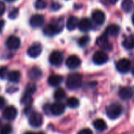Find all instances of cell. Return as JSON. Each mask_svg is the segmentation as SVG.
Segmentation results:
<instances>
[{
    "mask_svg": "<svg viewBox=\"0 0 134 134\" xmlns=\"http://www.w3.org/2000/svg\"><path fill=\"white\" fill-rule=\"evenodd\" d=\"M92 59L96 65H103L108 61V56L106 54V52L99 51L94 54Z\"/></svg>",
    "mask_w": 134,
    "mask_h": 134,
    "instance_id": "8992f818",
    "label": "cell"
},
{
    "mask_svg": "<svg viewBox=\"0 0 134 134\" xmlns=\"http://www.w3.org/2000/svg\"><path fill=\"white\" fill-rule=\"evenodd\" d=\"M77 134H93V132L90 129H83Z\"/></svg>",
    "mask_w": 134,
    "mask_h": 134,
    "instance_id": "e575fe53",
    "label": "cell"
},
{
    "mask_svg": "<svg viewBox=\"0 0 134 134\" xmlns=\"http://www.w3.org/2000/svg\"><path fill=\"white\" fill-rule=\"evenodd\" d=\"M122 112L121 107L119 104L113 103L107 108V115L110 119L118 118Z\"/></svg>",
    "mask_w": 134,
    "mask_h": 134,
    "instance_id": "3957f363",
    "label": "cell"
},
{
    "mask_svg": "<svg viewBox=\"0 0 134 134\" xmlns=\"http://www.w3.org/2000/svg\"><path fill=\"white\" fill-rule=\"evenodd\" d=\"M60 7H60V5H59L58 3H54V4L52 5V7H51V8H52L53 10H58Z\"/></svg>",
    "mask_w": 134,
    "mask_h": 134,
    "instance_id": "f35d334b",
    "label": "cell"
},
{
    "mask_svg": "<svg viewBox=\"0 0 134 134\" xmlns=\"http://www.w3.org/2000/svg\"><path fill=\"white\" fill-rule=\"evenodd\" d=\"M90 39L88 36H82L81 38H80V40H78V44L81 46V47H85L88 42H89Z\"/></svg>",
    "mask_w": 134,
    "mask_h": 134,
    "instance_id": "4dcf8cb0",
    "label": "cell"
},
{
    "mask_svg": "<svg viewBox=\"0 0 134 134\" xmlns=\"http://www.w3.org/2000/svg\"><path fill=\"white\" fill-rule=\"evenodd\" d=\"M48 84L51 85V86H53V87H56L58 85H59L62 81V77L59 75H56V74H53V75H51L49 77H48Z\"/></svg>",
    "mask_w": 134,
    "mask_h": 134,
    "instance_id": "d6986e66",
    "label": "cell"
},
{
    "mask_svg": "<svg viewBox=\"0 0 134 134\" xmlns=\"http://www.w3.org/2000/svg\"><path fill=\"white\" fill-rule=\"evenodd\" d=\"M130 65H131V62L129 60L126 59V58H122V59H120L117 64H116V67L118 70L120 72V73H127L129 69H130Z\"/></svg>",
    "mask_w": 134,
    "mask_h": 134,
    "instance_id": "ba28073f",
    "label": "cell"
},
{
    "mask_svg": "<svg viewBox=\"0 0 134 134\" xmlns=\"http://www.w3.org/2000/svg\"><path fill=\"white\" fill-rule=\"evenodd\" d=\"M12 132V126L9 124L4 125L1 127L0 129V134H11Z\"/></svg>",
    "mask_w": 134,
    "mask_h": 134,
    "instance_id": "f1b7e54d",
    "label": "cell"
},
{
    "mask_svg": "<svg viewBox=\"0 0 134 134\" xmlns=\"http://www.w3.org/2000/svg\"><path fill=\"white\" fill-rule=\"evenodd\" d=\"M26 93H29V94H30V95H32L35 92H36V85L35 84H33V83H32V84H29L27 87H26Z\"/></svg>",
    "mask_w": 134,
    "mask_h": 134,
    "instance_id": "1f68e13d",
    "label": "cell"
},
{
    "mask_svg": "<svg viewBox=\"0 0 134 134\" xmlns=\"http://www.w3.org/2000/svg\"><path fill=\"white\" fill-rule=\"evenodd\" d=\"M134 94V91L132 88L124 87L119 91V96L122 99H129L132 97Z\"/></svg>",
    "mask_w": 134,
    "mask_h": 134,
    "instance_id": "9a60e30c",
    "label": "cell"
},
{
    "mask_svg": "<svg viewBox=\"0 0 134 134\" xmlns=\"http://www.w3.org/2000/svg\"><path fill=\"white\" fill-rule=\"evenodd\" d=\"M49 61H50V63L51 65H53L54 66H59L63 62L62 54L58 51H53L50 55Z\"/></svg>",
    "mask_w": 134,
    "mask_h": 134,
    "instance_id": "5b68a950",
    "label": "cell"
},
{
    "mask_svg": "<svg viewBox=\"0 0 134 134\" xmlns=\"http://www.w3.org/2000/svg\"><path fill=\"white\" fill-rule=\"evenodd\" d=\"M134 8V2L133 0H123L121 3V9L123 11L126 13L131 12Z\"/></svg>",
    "mask_w": 134,
    "mask_h": 134,
    "instance_id": "44dd1931",
    "label": "cell"
},
{
    "mask_svg": "<svg viewBox=\"0 0 134 134\" xmlns=\"http://www.w3.org/2000/svg\"><path fill=\"white\" fill-rule=\"evenodd\" d=\"M5 10H6L5 4L2 1H0V16H2L3 14V13L5 12Z\"/></svg>",
    "mask_w": 134,
    "mask_h": 134,
    "instance_id": "d590c367",
    "label": "cell"
},
{
    "mask_svg": "<svg viewBox=\"0 0 134 134\" xmlns=\"http://www.w3.org/2000/svg\"><path fill=\"white\" fill-rule=\"evenodd\" d=\"M21 73L18 70H13L8 73L7 74V78L10 81L14 82V83H17L20 81L21 79Z\"/></svg>",
    "mask_w": 134,
    "mask_h": 134,
    "instance_id": "7402d4cb",
    "label": "cell"
},
{
    "mask_svg": "<svg viewBox=\"0 0 134 134\" xmlns=\"http://www.w3.org/2000/svg\"><path fill=\"white\" fill-rule=\"evenodd\" d=\"M7 47L10 50H17L19 48L20 45H21V40L18 37L15 36H10L6 43Z\"/></svg>",
    "mask_w": 134,
    "mask_h": 134,
    "instance_id": "8fae6325",
    "label": "cell"
},
{
    "mask_svg": "<svg viewBox=\"0 0 134 134\" xmlns=\"http://www.w3.org/2000/svg\"><path fill=\"white\" fill-rule=\"evenodd\" d=\"M42 52V46L40 43H35L32 46H30L28 49V54L29 56L32 58H36L38 57Z\"/></svg>",
    "mask_w": 134,
    "mask_h": 134,
    "instance_id": "4fadbf2b",
    "label": "cell"
},
{
    "mask_svg": "<svg viewBox=\"0 0 134 134\" xmlns=\"http://www.w3.org/2000/svg\"><path fill=\"white\" fill-rule=\"evenodd\" d=\"M93 125H94L95 129L99 131H103L107 129V124H106L105 121L103 119H100V118L95 120L93 122Z\"/></svg>",
    "mask_w": 134,
    "mask_h": 134,
    "instance_id": "d4e9b609",
    "label": "cell"
},
{
    "mask_svg": "<svg viewBox=\"0 0 134 134\" xmlns=\"http://www.w3.org/2000/svg\"><path fill=\"white\" fill-rule=\"evenodd\" d=\"M132 23H133V25H134V14H133V16H132Z\"/></svg>",
    "mask_w": 134,
    "mask_h": 134,
    "instance_id": "7bdbcfd3",
    "label": "cell"
},
{
    "mask_svg": "<svg viewBox=\"0 0 134 134\" xmlns=\"http://www.w3.org/2000/svg\"><path fill=\"white\" fill-rule=\"evenodd\" d=\"M67 105L71 108H75L79 106V100L75 97H70L67 100Z\"/></svg>",
    "mask_w": 134,
    "mask_h": 134,
    "instance_id": "83f0119b",
    "label": "cell"
},
{
    "mask_svg": "<svg viewBox=\"0 0 134 134\" xmlns=\"http://www.w3.org/2000/svg\"><path fill=\"white\" fill-rule=\"evenodd\" d=\"M18 8H13L10 10L9 13V18L11 19H14L18 17Z\"/></svg>",
    "mask_w": 134,
    "mask_h": 134,
    "instance_id": "836d02e7",
    "label": "cell"
},
{
    "mask_svg": "<svg viewBox=\"0 0 134 134\" xmlns=\"http://www.w3.org/2000/svg\"><path fill=\"white\" fill-rule=\"evenodd\" d=\"M62 28H63V20L62 18H60L58 20L57 23L47 25L43 30V33L47 36H52L54 34L61 32Z\"/></svg>",
    "mask_w": 134,
    "mask_h": 134,
    "instance_id": "7a4b0ae2",
    "label": "cell"
},
{
    "mask_svg": "<svg viewBox=\"0 0 134 134\" xmlns=\"http://www.w3.org/2000/svg\"><path fill=\"white\" fill-rule=\"evenodd\" d=\"M92 19L97 25H103L106 20V16L102 10H96L92 13Z\"/></svg>",
    "mask_w": 134,
    "mask_h": 134,
    "instance_id": "2e32d148",
    "label": "cell"
},
{
    "mask_svg": "<svg viewBox=\"0 0 134 134\" xmlns=\"http://www.w3.org/2000/svg\"><path fill=\"white\" fill-rule=\"evenodd\" d=\"M123 46L128 50L134 48V35H129L126 36L123 41Z\"/></svg>",
    "mask_w": 134,
    "mask_h": 134,
    "instance_id": "603a6c76",
    "label": "cell"
},
{
    "mask_svg": "<svg viewBox=\"0 0 134 134\" xmlns=\"http://www.w3.org/2000/svg\"><path fill=\"white\" fill-rule=\"evenodd\" d=\"M6 1H7V2H14L15 0H6Z\"/></svg>",
    "mask_w": 134,
    "mask_h": 134,
    "instance_id": "b9f144b4",
    "label": "cell"
},
{
    "mask_svg": "<svg viewBox=\"0 0 134 134\" xmlns=\"http://www.w3.org/2000/svg\"><path fill=\"white\" fill-rule=\"evenodd\" d=\"M117 1H118V0H110V3H112V4H114Z\"/></svg>",
    "mask_w": 134,
    "mask_h": 134,
    "instance_id": "60d3db41",
    "label": "cell"
},
{
    "mask_svg": "<svg viewBox=\"0 0 134 134\" xmlns=\"http://www.w3.org/2000/svg\"><path fill=\"white\" fill-rule=\"evenodd\" d=\"M82 85V77L78 73H74L68 76L66 79V86L70 90L79 88Z\"/></svg>",
    "mask_w": 134,
    "mask_h": 134,
    "instance_id": "6da1fadb",
    "label": "cell"
},
{
    "mask_svg": "<svg viewBox=\"0 0 134 134\" xmlns=\"http://www.w3.org/2000/svg\"><path fill=\"white\" fill-rule=\"evenodd\" d=\"M41 74H42L41 70L39 68H37V67H33V68H32L29 72V78L32 79V80H36V79L40 78Z\"/></svg>",
    "mask_w": 134,
    "mask_h": 134,
    "instance_id": "cb8c5ba5",
    "label": "cell"
},
{
    "mask_svg": "<svg viewBox=\"0 0 134 134\" xmlns=\"http://www.w3.org/2000/svg\"><path fill=\"white\" fill-rule=\"evenodd\" d=\"M47 7V3L44 0H36L35 3V7L38 10H43Z\"/></svg>",
    "mask_w": 134,
    "mask_h": 134,
    "instance_id": "f546056e",
    "label": "cell"
},
{
    "mask_svg": "<svg viewBox=\"0 0 134 134\" xmlns=\"http://www.w3.org/2000/svg\"><path fill=\"white\" fill-rule=\"evenodd\" d=\"M65 107L61 102H56L50 107V111L54 115H61L65 112Z\"/></svg>",
    "mask_w": 134,
    "mask_h": 134,
    "instance_id": "9c48e42d",
    "label": "cell"
},
{
    "mask_svg": "<svg viewBox=\"0 0 134 134\" xmlns=\"http://www.w3.org/2000/svg\"><path fill=\"white\" fill-rule=\"evenodd\" d=\"M81 59L76 55H70L66 60V65L70 69H77L81 65Z\"/></svg>",
    "mask_w": 134,
    "mask_h": 134,
    "instance_id": "7c38bea8",
    "label": "cell"
},
{
    "mask_svg": "<svg viewBox=\"0 0 134 134\" xmlns=\"http://www.w3.org/2000/svg\"><path fill=\"white\" fill-rule=\"evenodd\" d=\"M17 115H18V110L13 106L7 107L3 111V117L5 119H7L8 121H12V120L15 119Z\"/></svg>",
    "mask_w": 134,
    "mask_h": 134,
    "instance_id": "30bf717a",
    "label": "cell"
},
{
    "mask_svg": "<svg viewBox=\"0 0 134 134\" xmlns=\"http://www.w3.org/2000/svg\"><path fill=\"white\" fill-rule=\"evenodd\" d=\"M5 25V21L4 20H0V32L3 31V29Z\"/></svg>",
    "mask_w": 134,
    "mask_h": 134,
    "instance_id": "74e56055",
    "label": "cell"
},
{
    "mask_svg": "<svg viewBox=\"0 0 134 134\" xmlns=\"http://www.w3.org/2000/svg\"><path fill=\"white\" fill-rule=\"evenodd\" d=\"M32 103V95L29 94V93H25L24 96L21 98V103L25 106H29L31 105Z\"/></svg>",
    "mask_w": 134,
    "mask_h": 134,
    "instance_id": "484cf974",
    "label": "cell"
},
{
    "mask_svg": "<svg viewBox=\"0 0 134 134\" xmlns=\"http://www.w3.org/2000/svg\"><path fill=\"white\" fill-rule=\"evenodd\" d=\"M29 123L34 128L40 127L43 124V116L38 112H32L29 117Z\"/></svg>",
    "mask_w": 134,
    "mask_h": 134,
    "instance_id": "277c9868",
    "label": "cell"
},
{
    "mask_svg": "<svg viewBox=\"0 0 134 134\" xmlns=\"http://www.w3.org/2000/svg\"><path fill=\"white\" fill-rule=\"evenodd\" d=\"M8 74V70L7 67L3 66L0 67V78H5L6 77H7Z\"/></svg>",
    "mask_w": 134,
    "mask_h": 134,
    "instance_id": "d6a6232c",
    "label": "cell"
},
{
    "mask_svg": "<svg viewBox=\"0 0 134 134\" xmlns=\"http://www.w3.org/2000/svg\"><path fill=\"white\" fill-rule=\"evenodd\" d=\"M132 74H133V76H134V67H133V69H132Z\"/></svg>",
    "mask_w": 134,
    "mask_h": 134,
    "instance_id": "ee69618b",
    "label": "cell"
},
{
    "mask_svg": "<svg viewBox=\"0 0 134 134\" xmlns=\"http://www.w3.org/2000/svg\"><path fill=\"white\" fill-rule=\"evenodd\" d=\"M25 134H43V132H26V133H25Z\"/></svg>",
    "mask_w": 134,
    "mask_h": 134,
    "instance_id": "ab89813d",
    "label": "cell"
},
{
    "mask_svg": "<svg viewBox=\"0 0 134 134\" xmlns=\"http://www.w3.org/2000/svg\"><path fill=\"white\" fill-rule=\"evenodd\" d=\"M54 97L57 100H62L65 97V92L62 88H58L54 94Z\"/></svg>",
    "mask_w": 134,
    "mask_h": 134,
    "instance_id": "4316f807",
    "label": "cell"
},
{
    "mask_svg": "<svg viewBox=\"0 0 134 134\" xmlns=\"http://www.w3.org/2000/svg\"><path fill=\"white\" fill-rule=\"evenodd\" d=\"M5 103H6L5 99L2 96H0V109H2L5 106Z\"/></svg>",
    "mask_w": 134,
    "mask_h": 134,
    "instance_id": "8d00e7d4",
    "label": "cell"
},
{
    "mask_svg": "<svg viewBox=\"0 0 134 134\" xmlns=\"http://www.w3.org/2000/svg\"><path fill=\"white\" fill-rule=\"evenodd\" d=\"M120 32V28L118 25H109L105 31V35L107 36H112V37H115L119 34Z\"/></svg>",
    "mask_w": 134,
    "mask_h": 134,
    "instance_id": "ac0fdd59",
    "label": "cell"
},
{
    "mask_svg": "<svg viewBox=\"0 0 134 134\" xmlns=\"http://www.w3.org/2000/svg\"><path fill=\"white\" fill-rule=\"evenodd\" d=\"M92 27V22L88 18H83L78 22V28L81 32H88Z\"/></svg>",
    "mask_w": 134,
    "mask_h": 134,
    "instance_id": "e0dca14e",
    "label": "cell"
},
{
    "mask_svg": "<svg viewBox=\"0 0 134 134\" xmlns=\"http://www.w3.org/2000/svg\"><path fill=\"white\" fill-rule=\"evenodd\" d=\"M29 23H30V25L34 28L40 27L44 23V18L41 14H35L30 18Z\"/></svg>",
    "mask_w": 134,
    "mask_h": 134,
    "instance_id": "5bb4252c",
    "label": "cell"
},
{
    "mask_svg": "<svg viewBox=\"0 0 134 134\" xmlns=\"http://www.w3.org/2000/svg\"><path fill=\"white\" fill-rule=\"evenodd\" d=\"M96 44L102 48L103 50H106V51H110L112 49V44L109 42L107 36L103 34V36H99L97 40H96Z\"/></svg>",
    "mask_w": 134,
    "mask_h": 134,
    "instance_id": "52a82bcc",
    "label": "cell"
},
{
    "mask_svg": "<svg viewBox=\"0 0 134 134\" xmlns=\"http://www.w3.org/2000/svg\"><path fill=\"white\" fill-rule=\"evenodd\" d=\"M77 26H78V19H77V18L74 17V16L70 17L68 21H67V23H66V27H67V29H68V30L73 31L77 28Z\"/></svg>",
    "mask_w": 134,
    "mask_h": 134,
    "instance_id": "ffe728a7",
    "label": "cell"
},
{
    "mask_svg": "<svg viewBox=\"0 0 134 134\" xmlns=\"http://www.w3.org/2000/svg\"><path fill=\"white\" fill-rule=\"evenodd\" d=\"M1 125H2V121H1V120H0V127H1Z\"/></svg>",
    "mask_w": 134,
    "mask_h": 134,
    "instance_id": "f6af8a7d",
    "label": "cell"
}]
</instances>
